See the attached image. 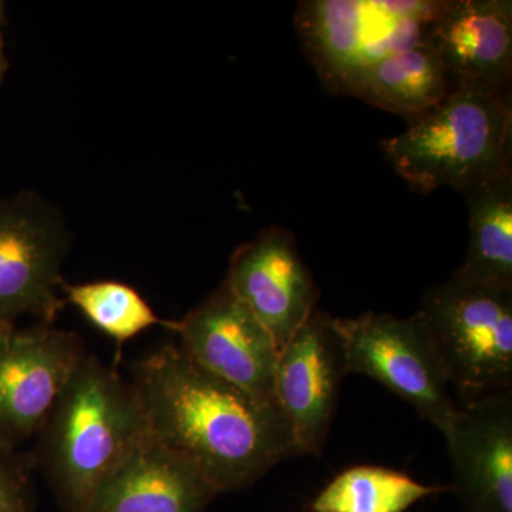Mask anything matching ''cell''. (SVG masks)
I'll return each instance as SVG.
<instances>
[{"label":"cell","instance_id":"6da1fadb","mask_svg":"<svg viewBox=\"0 0 512 512\" xmlns=\"http://www.w3.org/2000/svg\"><path fill=\"white\" fill-rule=\"evenodd\" d=\"M130 383L150 433L191 458L220 494L245 490L298 456L279 407L211 375L180 345L138 359Z\"/></svg>","mask_w":512,"mask_h":512},{"label":"cell","instance_id":"7a4b0ae2","mask_svg":"<svg viewBox=\"0 0 512 512\" xmlns=\"http://www.w3.org/2000/svg\"><path fill=\"white\" fill-rule=\"evenodd\" d=\"M148 431L131 383L87 353L37 434L36 463L60 511H89L101 485Z\"/></svg>","mask_w":512,"mask_h":512},{"label":"cell","instance_id":"3957f363","mask_svg":"<svg viewBox=\"0 0 512 512\" xmlns=\"http://www.w3.org/2000/svg\"><path fill=\"white\" fill-rule=\"evenodd\" d=\"M380 147L413 190L463 194L512 170L511 89L454 86L439 106Z\"/></svg>","mask_w":512,"mask_h":512},{"label":"cell","instance_id":"277c9868","mask_svg":"<svg viewBox=\"0 0 512 512\" xmlns=\"http://www.w3.org/2000/svg\"><path fill=\"white\" fill-rule=\"evenodd\" d=\"M447 0H305L295 15L303 52L323 86L345 96L393 53L430 42Z\"/></svg>","mask_w":512,"mask_h":512},{"label":"cell","instance_id":"5b68a950","mask_svg":"<svg viewBox=\"0 0 512 512\" xmlns=\"http://www.w3.org/2000/svg\"><path fill=\"white\" fill-rule=\"evenodd\" d=\"M419 313L463 402L511 390L512 291L451 275L427 289Z\"/></svg>","mask_w":512,"mask_h":512},{"label":"cell","instance_id":"8992f818","mask_svg":"<svg viewBox=\"0 0 512 512\" xmlns=\"http://www.w3.org/2000/svg\"><path fill=\"white\" fill-rule=\"evenodd\" d=\"M346 367L372 377L430 421L441 433L460 409L439 362L420 313L397 318L366 312L335 318Z\"/></svg>","mask_w":512,"mask_h":512},{"label":"cell","instance_id":"52a82bcc","mask_svg":"<svg viewBox=\"0 0 512 512\" xmlns=\"http://www.w3.org/2000/svg\"><path fill=\"white\" fill-rule=\"evenodd\" d=\"M76 333L40 323L0 335V448L12 453L37 436L86 356Z\"/></svg>","mask_w":512,"mask_h":512},{"label":"cell","instance_id":"ba28073f","mask_svg":"<svg viewBox=\"0 0 512 512\" xmlns=\"http://www.w3.org/2000/svg\"><path fill=\"white\" fill-rule=\"evenodd\" d=\"M180 348L202 369L259 402L278 407L279 349L271 333L222 282L200 305L171 323Z\"/></svg>","mask_w":512,"mask_h":512},{"label":"cell","instance_id":"9c48e42d","mask_svg":"<svg viewBox=\"0 0 512 512\" xmlns=\"http://www.w3.org/2000/svg\"><path fill=\"white\" fill-rule=\"evenodd\" d=\"M348 375L335 316L316 308L279 350L275 370L276 404L291 429L298 456L322 454Z\"/></svg>","mask_w":512,"mask_h":512},{"label":"cell","instance_id":"30bf717a","mask_svg":"<svg viewBox=\"0 0 512 512\" xmlns=\"http://www.w3.org/2000/svg\"><path fill=\"white\" fill-rule=\"evenodd\" d=\"M64 252L62 225L42 202L22 195L0 204V325L23 315L55 323Z\"/></svg>","mask_w":512,"mask_h":512},{"label":"cell","instance_id":"8fae6325","mask_svg":"<svg viewBox=\"0 0 512 512\" xmlns=\"http://www.w3.org/2000/svg\"><path fill=\"white\" fill-rule=\"evenodd\" d=\"M225 284L281 350L318 308L320 291L288 229L269 227L241 245Z\"/></svg>","mask_w":512,"mask_h":512},{"label":"cell","instance_id":"7c38bea8","mask_svg":"<svg viewBox=\"0 0 512 512\" xmlns=\"http://www.w3.org/2000/svg\"><path fill=\"white\" fill-rule=\"evenodd\" d=\"M464 512H512V393L460 403L444 431Z\"/></svg>","mask_w":512,"mask_h":512},{"label":"cell","instance_id":"4fadbf2b","mask_svg":"<svg viewBox=\"0 0 512 512\" xmlns=\"http://www.w3.org/2000/svg\"><path fill=\"white\" fill-rule=\"evenodd\" d=\"M217 495L191 458L148 431L107 477L87 512H204Z\"/></svg>","mask_w":512,"mask_h":512},{"label":"cell","instance_id":"5bb4252c","mask_svg":"<svg viewBox=\"0 0 512 512\" xmlns=\"http://www.w3.org/2000/svg\"><path fill=\"white\" fill-rule=\"evenodd\" d=\"M451 87L511 89V0H447L430 36Z\"/></svg>","mask_w":512,"mask_h":512},{"label":"cell","instance_id":"9a60e30c","mask_svg":"<svg viewBox=\"0 0 512 512\" xmlns=\"http://www.w3.org/2000/svg\"><path fill=\"white\" fill-rule=\"evenodd\" d=\"M451 87L439 53L430 42L384 57L357 76L345 96L413 123L446 99Z\"/></svg>","mask_w":512,"mask_h":512},{"label":"cell","instance_id":"2e32d148","mask_svg":"<svg viewBox=\"0 0 512 512\" xmlns=\"http://www.w3.org/2000/svg\"><path fill=\"white\" fill-rule=\"evenodd\" d=\"M468 208L466 261L461 281L512 291V170L463 192Z\"/></svg>","mask_w":512,"mask_h":512},{"label":"cell","instance_id":"e0dca14e","mask_svg":"<svg viewBox=\"0 0 512 512\" xmlns=\"http://www.w3.org/2000/svg\"><path fill=\"white\" fill-rule=\"evenodd\" d=\"M447 485L419 483L402 471L377 466L346 468L312 501L311 512H406Z\"/></svg>","mask_w":512,"mask_h":512},{"label":"cell","instance_id":"ac0fdd59","mask_svg":"<svg viewBox=\"0 0 512 512\" xmlns=\"http://www.w3.org/2000/svg\"><path fill=\"white\" fill-rule=\"evenodd\" d=\"M66 301L76 306L84 318L119 345L136 338L156 325L170 329L168 320L158 318L146 299L133 286L117 281L63 284Z\"/></svg>","mask_w":512,"mask_h":512},{"label":"cell","instance_id":"d6986e66","mask_svg":"<svg viewBox=\"0 0 512 512\" xmlns=\"http://www.w3.org/2000/svg\"><path fill=\"white\" fill-rule=\"evenodd\" d=\"M0 512H35L25 467L0 448Z\"/></svg>","mask_w":512,"mask_h":512},{"label":"cell","instance_id":"ffe728a7","mask_svg":"<svg viewBox=\"0 0 512 512\" xmlns=\"http://www.w3.org/2000/svg\"><path fill=\"white\" fill-rule=\"evenodd\" d=\"M8 326H10V325H0V335H2L3 330L8 328Z\"/></svg>","mask_w":512,"mask_h":512},{"label":"cell","instance_id":"44dd1931","mask_svg":"<svg viewBox=\"0 0 512 512\" xmlns=\"http://www.w3.org/2000/svg\"><path fill=\"white\" fill-rule=\"evenodd\" d=\"M0 10H2V3H0Z\"/></svg>","mask_w":512,"mask_h":512}]
</instances>
